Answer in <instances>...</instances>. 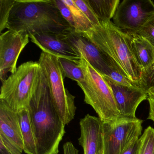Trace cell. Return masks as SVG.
Instances as JSON below:
<instances>
[{
    "label": "cell",
    "instance_id": "cell-17",
    "mask_svg": "<svg viewBox=\"0 0 154 154\" xmlns=\"http://www.w3.org/2000/svg\"><path fill=\"white\" fill-rule=\"evenodd\" d=\"M88 2L100 23L113 18L120 4L119 0H88Z\"/></svg>",
    "mask_w": 154,
    "mask_h": 154
},
{
    "label": "cell",
    "instance_id": "cell-28",
    "mask_svg": "<svg viewBox=\"0 0 154 154\" xmlns=\"http://www.w3.org/2000/svg\"><path fill=\"white\" fill-rule=\"evenodd\" d=\"M64 154H78L79 150L71 142H67L63 145Z\"/></svg>",
    "mask_w": 154,
    "mask_h": 154
},
{
    "label": "cell",
    "instance_id": "cell-16",
    "mask_svg": "<svg viewBox=\"0 0 154 154\" xmlns=\"http://www.w3.org/2000/svg\"><path fill=\"white\" fill-rule=\"evenodd\" d=\"M24 143V151L26 154H37V146L28 108L17 112Z\"/></svg>",
    "mask_w": 154,
    "mask_h": 154
},
{
    "label": "cell",
    "instance_id": "cell-31",
    "mask_svg": "<svg viewBox=\"0 0 154 154\" xmlns=\"http://www.w3.org/2000/svg\"><path fill=\"white\" fill-rule=\"evenodd\" d=\"M148 94L149 96L154 98V88L150 89L148 92Z\"/></svg>",
    "mask_w": 154,
    "mask_h": 154
},
{
    "label": "cell",
    "instance_id": "cell-7",
    "mask_svg": "<svg viewBox=\"0 0 154 154\" xmlns=\"http://www.w3.org/2000/svg\"><path fill=\"white\" fill-rule=\"evenodd\" d=\"M143 121L120 116L102 122L104 154H122L133 141L140 137Z\"/></svg>",
    "mask_w": 154,
    "mask_h": 154
},
{
    "label": "cell",
    "instance_id": "cell-14",
    "mask_svg": "<svg viewBox=\"0 0 154 154\" xmlns=\"http://www.w3.org/2000/svg\"><path fill=\"white\" fill-rule=\"evenodd\" d=\"M0 133L4 134L20 150L24 151V143L17 112L1 100Z\"/></svg>",
    "mask_w": 154,
    "mask_h": 154
},
{
    "label": "cell",
    "instance_id": "cell-8",
    "mask_svg": "<svg viewBox=\"0 0 154 154\" xmlns=\"http://www.w3.org/2000/svg\"><path fill=\"white\" fill-rule=\"evenodd\" d=\"M154 12L150 0H123L113 17V23L123 31L137 32Z\"/></svg>",
    "mask_w": 154,
    "mask_h": 154
},
{
    "label": "cell",
    "instance_id": "cell-13",
    "mask_svg": "<svg viewBox=\"0 0 154 154\" xmlns=\"http://www.w3.org/2000/svg\"><path fill=\"white\" fill-rule=\"evenodd\" d=\"M102 121L99 118L87 114L80 121L81 136L79 143L84 154H96L102 135Z\"/></svg>",
    "mask_w": 154,
    "mask_h": 154
},
{
    "label": "cell",
    "instance_id": "cell-26",
    "mask_svg": "<svg viewBox=\"0 0 154 154\" xmlns=\"http://www.w3.org/2000/svg\"><path fill=\"white\" fill-rule=\"evenodd\" d=\"M54 1L63 17L69 23L71 27L75 29L74 21L72 12L68 7L63 2V0H54Z\"/></svg>",
    "mask_w": 154,
    "mask_h": 154
},
{
    "label": "cell",
    "instance_id": "cell-24",
    "mask_svg": "<svg viewBox=\"0 0 154 154\" xmlns=\"http://www.w3.org/2000/svg\"><path fill=\"white\" fill-rule=\"evenodd\" d=\"M73 1L91 21L93 26L100 24L99 20L91 8L88 0H73Z\"/></svg>",
    "mask_w": 154,
    "mask_h": 154
},
{
    "label": "cell",
    "instance_id": "cell-22",
    "mask_svg": "<svg viewBox=\"0 0 154 154\" xmlns=\"http://www.w3.org/2000/svg\"><path fill=\"white\" fill-rule=\"evenodd\" d=\"M139 85L147 93L150 89L154 88V63L142 71Z\"/></svg>",
    "mask_w": 154,
    "mask_h": 154
},
{
    "label": "cell",
    "instance_id": "cell-9",
    "mask_svg": "<svg viewBox=\"0 0 154 154\" xmlns=\"http://www.w3.org/2000/svg\"><path fill=\"white\" fill-rule=\"evenodd\" d=\"M29 35L23 31L8 30L0 35V79H7L8 73L16 72L20 53L29 42Z\"/></svg>",
    "mask_w": 154,
    "mask_h": 154
},
{
    "label": "cell",
    "instance_id": "cell-30",
    "mask_svg": "<svg viewBox=\"0 0 154 154\" xmlns=\"http://www.w3.org/2000/svg\"><path fill=\"white\" fill-rule=\"evenodd\" d=\"M104 154L102 135L100 141L99 147H98V151H97V154Z\"/></svg>",
    "mask_w": 154,
    "mask_h": 154
},
{
    "label": "cell",
    "instance_id": "cell-3",
    "mask_svg": "<svg viewBox=\"0 0 154 154\" xmlns=\"http://www.w3.org/2000/svg\"><path fill=\"white\" fill-rule=\"evenodd\" d=\"M81 33L99 48L118 72L139 85L142 71L131 54L125 31L109 20Z\"/></svg>",
    "mask_w": 154,
    "mask_h": 154
},
{
    "label": "cell",
    "instance_id": "cell-19",
    "mask_svg": "<svg viewBox=\"0 0 154 154\" xmlns=\"http://www.w3.org/2000/svg\"><path fill=\"white\" fill-rule=\"evenodd\" d=\"M59 66L63 78L67 77L77 83L84 79V75L82 68L78 64L66 58L57 57Z\"/></svg>",
    "mask_w": 154,
    "mask_h": 154
},
{
    "label": "cell",
    "instance_id": "cell-6",
    "mask_svg": "<svg viewBox=\"0 0 154 154\" xmlns=\"http://www.w3.org/2000/svg\"><path fill=\"white\" fill-rule=\"evenodd\" d=\"M38 63L45 76L54 106L65 125H67L73 119L75 115V97L65 86L58 58L42 52Z\"/></svg>",
    "mask_w": 154,
    "mask_h": 154
},
{
    "label": "cell",
    "instance_id": "cell-25",
    "mask_svg": "<svg viewBox=\"0 0 154 154\" xmlns=\"http://www.w3.org/2000/svg\"><path fill=\"white\" fill-rule=\"evenodd\" d=\"M22 152L4 134L0 133V154H22Z\"/></svg>",
    "mask_w": 154,
    "mask_h": 154
},
{
    "label": "cell",
    "instance_id": "cell-11",
    "mask_svg": "<svg viewBox=\"0 0 154 154\" xmlns=\"http://www.w3.org/2000/svg\"><path fill=\"white\" fill-rule=\"evenodd\" d=\"M110 87L121 116L135 118L136 112L139 104L148 98L147 93L140 87L128 86L116 83L104 76Z\"/></svg>",
    "mask_w": 154,
    "mask_h": 154
},
{
    "label": "cell",
    "instance_id": "cell-10",
    "mask_svg": "<svg viewBox=\"0 0 154 154\" xmlns=\"http://www.w3.org/2000/svg\"><path fill=\"white\" fill-rule=\"evenodd\" d=\"M62 40L84 57L89 63L104 76H108L116 68L99 48L82 33L72 28L59 34ZM118 71V70H117Z\"/></svg>",
    "mask_w": 154,
    "mask_h": 154
},
{
    "label": "cell",
    "instance_id": "cell-5",
    "mask_svg": "<svg viewBox=\"0 0 154 154\" xmlns=\"http://www.w3.org/2000/svg\"><path fill=\"white\" fill-rule=\"evenodd\" d=\"M41 70L38 62L29 61L20 65L2 83L0 100L17 112L28 108Z\"/></svg>",
    "mask_w": 154,
    "mask_h": 154
},
{
    "label": "cell",
    "instance_id": "cell-2",
    "mask_svg": "<svg viewBox=\"0 0 154 154\" xmlns=\"http://www.w3.org/2000/svg\"><path fill=\"white\" fill-rule=\"evenodd\" d=\"M72 28L54 0H16L7 29L25 31L29 37L43 33L63 34Z\"/></svg>",
    "mask_w": 154,
    "mask_h": 154
},
{
    "label": "cell",
    "instance_id": "cell-18",
    "mask_svg": "<svg viewBox=\"0 0 154 154\" xmlns=\"http://www.w3.org/2000/svg\"><path fill=\"white\" fill-rule=\"evenodd\" d=\"M72 12L75 23V30L84 33L93 27L92 24L74 2L73 0H63Z\"/></svg>",
    "mask_w": 154,
    "mask_h": 154
},
{
    "label": "cell",
    "instance_id": "cell-15",
    "mask_svg": "<svg viewBox=\"0 0 154 154\" xmlns=\"http://www.w3.org/2000/svg\"><path fill=\"white\" fill-rule=\"evenodd\" d=\"M127 34L131 54L141 71L154 63V46L137 33L124 31Z\"/></svg>",
    "mask_w": 154,
    "mask_h": 154
},
{
    "label": "cell",
    "instance_id": "cell-23",
    "mask_svg": "<svg viewBox=\"0 0 154 154\" xmlns=\"http://www.w3.org/2000/svg\"><path fill=\"white\" fill-rule=\"evenodd\" d=\"M135 33L146 38L154 46V12L141 28Z\"/></svg>",
    "mask_w": 154,
    "mask_h": 154
},
{
    "label": "cell",
    "instance_id": "cell-1",
    "mask_svg": "<svg viewBox=\"0 0 154 154\" xmlns=\"http://www.w3.org/2000/svg\"><path fill=\"white\" fill-rule=\"evenodd\" d=\"M28 109L36 142L37 154H58L59 144L65 133V125L52 102L42 69Z\"/></svg>",
    "mask_w": 154,
    "mask_h": 154
},
{
    "label": "cell",
    "instance_id": "cell-12",
    "mask_svg": "<svg viewBox=\"0 0 154 154\" xmlns=\"http://www.w3.org/2000/svg\"><path fill=\"white\" fill-rule=\"evenodd\" d=\"M29 38L42 52L69 59L77 63L82 58L77 51L61 39L59 34L43 33L30 36Z\"/></svg>",
    "mask_w": 154,
    "mask_h": 154
},
{
    "label": "cell",
    "instance_id": "cell-21",
    "mask_svg": "<svg viewBox=\"0 0 154 154\" xmlns=\"http://www.w3.org/2000/svg\"><path fill=\"white\" fill-rule=\"evenodd\" d=\"M16 0H0V33L8 28L9 19Z\"/></svg>",
    "mask_w": 154,
    "mask_h": 154
},
{
    "label": "cell",
    "instance_id": "cell-20",
    "mask_svg": "<svg viewBox=\"0 0 154 154\" xmlns=\"http://www.w3.org/2000/svg\"><path fill=\"white\" fill-rule=\"evenodd\" d=\"M140 146L138 154H154V128L151 126L145 129L140 137Z\"/></svg>",
    "mask_w": 154,
    "mask_h": 154
},
{
    "label": "cell",
    "instance_id": "cell-27",
    "mask_svg": "<svg viewBox=\"0 0 154 154\" xmlns=\"http://www.w3.org/2000/svg\"><path fill=\"white\" fill-rule=\"evenodd\" d=\"M140 146V139L136 140L132 142L122 154H138Z\"/></svg>",
    "mask_w": 154,
    "mask_h": 154
},
{
    "label": "cell",
    "instance_id": "cell-29",
    "mask_svg": "<svg viewBox=\"0 0 154 154\" xmlns=\"http://www.w3.org/2000/svg\"><path fill=\"white\" fill-rule=\"evenodd\" d=\"M147 100L149 105V114L147 119L154 122V98L148 96Z\"/></svg>",
    "mask_w": 154,
    "mask_h": 154
},
{
    "label": "cell",
    "instance_id": "cell-4",
    "mask_svg": "<svg viewBox=\"0 0 154 154\" xmlns=\"http://www.w3.org/2000/svg\"><path fill=\"white\" fill-rule=\"evenodd\" d=\"M77 64L84 75V79L77 85L85 95L84 101L91 105L102 122L121 116L110 87L103 75L93 67L83 56Z\"/></svg>",
    "mask_w": 154,
    "mask_h": 154
}]
</instances>
